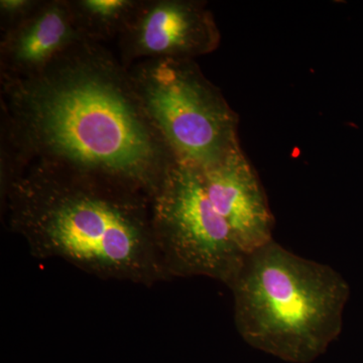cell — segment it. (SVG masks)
<instances>
[{"mask_svg":"<svg viewBox=\"0 0 363 363\" xmlns=\"http://www.w3.org/2000/svg\"><path fill=\"white\" fill-rule=\"evenodd\" d=\"M0 181L52 164L111 179L152 199L178 159L138 96L130 69L86 42L40 75L1 84Z\"/></svg>","mask_w":363,"mask_h":363,"instance_id":"obj_1","label":"cell"},{"mask_svg":"<svg viewBox=\"0 0 363 363\" xmlns=\"http://www.w3.org/2000/svg\"><path fill=\"white\" fill-rule=\"evenodd\" d=\"M11 233L38 259L63 260L101 279L150 288L169 281L150 197L111 179L33 164L1 197Z\"/></svg>","mask_w":363,"mask_h":363,"instance_id":"obj_2","label":"cell"},{"mask_svg":"<svg viewBox=\"0 0 363 363\" xmlns=\"http://www.w3.org/2000/svg\"><path fill=\"white\" fill-rule=\"evenodd\" d=\"M227 286L240 337L283 362H314L342 329L348 298L342 277L274 240L247 253Z\"/></svg>","mask_w":363,"mask_h":363,"instance_id":"obj_3","label":"cell"},{"mask_svg":"<svg viewBox=\"0 0 363 363\" xmlns=\"http://www.w3.org/2000/svg\"><path fill=\"white\" fill-rule=\"evenodd\" d=\"M130 73L147 116L177 159L204 168L240 145L238 114L195 60H145Z\"/></svg>","mask_w":363,"mask_h":363,"instance_id":"obj_4","label":"cell"},{"mask_svg":"<svg viewBox=\"0 0 363 363\" xmlns=\"http://www.w3.org/2000/svg\"><path fill=\"white\" fill-rule=\"evenodd\" d=\"M150 202L155 238L169 279L204 277L228 286L247 255L208 198L199 169L178 160Z\"/></svg>","mask_w":363,"mask_h":363,"instance_id":"obj_5","label":"cell"},{"mask_svg":"<svg viewBox=\"0 0 363 363\" xmlns=\"http://www.w3.org/2000/svg\"><path fill=\"white\" fill-rule=\"evenodd\" d=\"M220 40L206 2L140 0L117 44L119 60L130 69L145 60H195L214 52Z\"/></svg>","mask_w":363,"mask_h":363,"instance_id":"obj_6","label":"cell"},{"mask_svg":"<svg viewBox=\"0 0 363 363\" xmlns=\"http://www.w3.org/2000/svg\"><path fill=\"white\" fill-rule=\"evenodd\" d=\"M198 169L208 198L245 255L274 240L276 221L266 191L240 143L218 162Z\"/></svg>","mask_w":363,"mask_h":363,"instance_id":"obj_7","label":"cell"},{"mask_svg":"<svg viewBox=\"0 0 363 363\" xmlns=\"http://www.w3.org/2000/svg\"><path fill=\"white\" fill-rule=\"evenodd\" d=\"M86 42L89 40L76 23L70 0H43L28 20L1 33L0 84L35 77Z\"/></svg>","mask_w":363,"mask_h":363,"instance_id":"obj_8","label":"cell"},{"mask_svg":"<svg viewBox=\"0 0 363 363\" xmlns=\"http://www.w3.org/2000/svg\"><path fill=\"white\" fill-rule=\"evenodd\" d=\"M140 0H70L74 18L89 42L104 45L118 39Z\"/></svg>","mask_w":363,"mask_h":363,"instance_id":"obj_9","label":"cell"},{"mask_svg":"<svg viewBox=\"0 0 363 363\" xmlns=\"http://www.w3.org/2000/svg\"><path fill=\"white\" fill-rule=\"evenodd\" d=\"M43 0H1L0 1V30L9 32L21 25L42 4Z\"/></svg>","mask_w":363,"mask_h":363,"instance_id":"obj_10","label":"cell"}]
</instances>
